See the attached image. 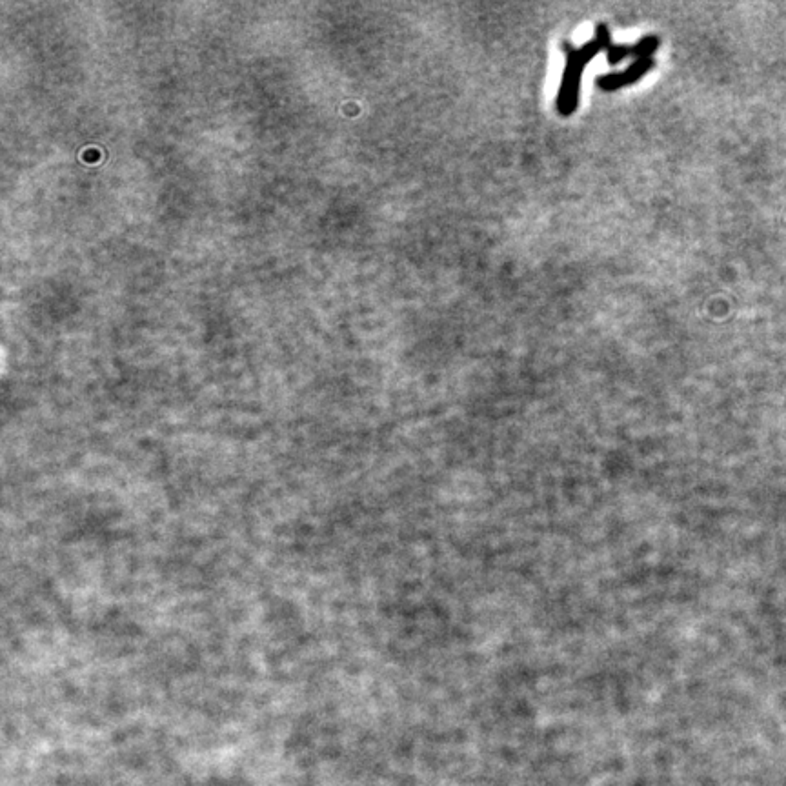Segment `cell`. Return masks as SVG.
Instances as JSON below:
<instances>
[{"label":"cell","instance_id":"6da1fadb","mask_svg":"<svg viewBox=\"0 0 786 786\" xmlns=\"http://www.w3.org/2000/svg\"><path fill=\"white\" fill-rule=\"evenodd\" d=\"M612 33L606 24L595 26L594 37L583 44L581 48H574L570 42H563L566 53L565 71L561 79V88L557 93V111L561 117H570L579 106V88L586 66L592 62L597 53L608 51L612 46Z\"/></svg>","mask_w":786,"mask_h":786},{"label":"cell","instance_id":"7a4b0ae2","mask_svg":"<svg viewBox=\"0 0 786 786\" xmlns=\"http://www.w3.org/2000/svg\"><path fill=\"white\" fill-rule=\"evenodd\" d=\"M655 66V61L652 57L648 59H635L626 70L617 71V73H606L597 79V86L603 91H617L630 84H635L645 77L648 71L652 70Z\"/></svg>","mask_w":786,"mask_h":786},{"label":"cell","instance_id":"3957f363","mask_svg":"<svg viewBox=\"0 0 786 786\" xmlns=\"http://www.w3.org/2000/svg\"><path fill=\"white\" fill-rule=\"evenodd\" d=\"M659 37H655V35H646L643 39H639V41L634 42V44H630V46H626V44H612L608 51H606V57H608V62L612 64V66H617L619 62L625 61L626 57H635V59H648V57H652L655 51L659 50Z\"/></svg>","mask_w":786,"mask_h":786}]
</instances>
